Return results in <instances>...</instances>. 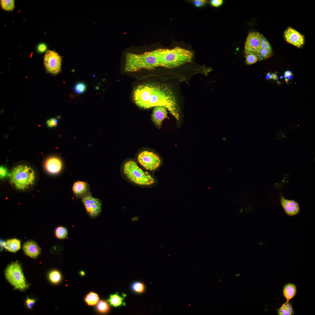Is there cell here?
Returning a JSON list of instances; mask_svg holds the SVG:
<instances>
[{
  "label": "cell",
  "instance_id": "1",
  "mask_svg": "<svg viewBox=\"0 0 315 315\" xmlns=\"http://www.w3.org/2000/svg\"><path fill=\"white\" fill-rule=\"evenodd\" d=\"M133 98L136 104L143 108L164 106L177 120L179 119V109L175 95L172 90L165 85L152 84L139 85L133 91Z\"/></svg>",
  "mask_w": 315,
  "mask_h": 315
},
{
  "label": "cell",
  "instance_id": "2",
  "mask_svg": "<svg viewBox=\"0 0 315 315\" xmlns=\"http://www.w3.org/2000/svg\"><path fill=\"white\" fill-rule=\"evenodd\" d=\"M244 52L246 54H253L260 61L269 57L272 55V48L266 38L257 32L249 33L244 45Z\"/></svg>",
  "mask_w": 315,
  "mask_h": 315
},
{
  "label": "cell",
  "instance_id": "3",
  "mask_svg": "<svg viewBox=\"0 0 315 315\" xmlns=\"http://www.w3.org/2000/svg\"><path fill=\"white\" fill-rule=\"evenodd\" d=\"M35 178V173L32 168L26 165H20L12 171L10 181L17 189L24 190L33 184Z\"/></svg>",
  "mask_w": 315,
  "mask_h": 315
},
{
  "label": "cell",
  "instance_id": "4",
  "mask_svg": "<svg viewBox=\"0 0 315 315\" xmlns=\"http://www.w3.org/2000/svg\"><path fill=\"white\" fill-rule=\"evenodd\" d=\"M123 172L130 181L136 184L150 186L155 183V179L152 176L143 171L133 161L130 160L125 163Z\"/></svg>",
  "mask_w": 315,
  "mask_h": 315
},
{
  "label": "cell",
  "instance_id": "5",
  "mask_svg": "<svg viewBox=\"0 0 315 315\" xmlns=\"http://www.w3.org/2000/svg\"><path fill=\"white\" fill-rule=\"evenodd\" d=\"M5 275L9 282L15 288L22 290L27 287L21 267L17 262L12 263L8 266Z\"/></svg>",
  "mask_w": 315,
  "mask_h": 315
},
{
  "label": "cell",
  "instance_id": "6",
  "mask_svg": "<svg viewBox=\"0 0 315 315\" xmlns=\"http://www.w3.org/2000/svg\"><path fill=\"white\" fill-rule=\"evenodd\" d=\"M140 164L147 170L154 171L157 169L161 164L159 156L152 152L144 151L140 153L138 157Z\"/></svg>",
  "mask_w": 315,
  "mask_h": 315
},
{
  "label": "cell",
  "instance_id": "7",
  "mask_svg": "<svg viewBox=\"0 0 315 315\" xmlns=\"http://www.w3.org/2000/svg\"><path fill=\"white\" fill-rule=\"evenodd\" d=\"M61 57L53 50H48L44 57V64L47 71L49 73L57 74L60 71Z\"/></svg>",
  "mask_w": 315,
  "mask_h": 315
},
{
  "label": "cell",
  "instance_id": "8",
  "mask_svg": "<svg viewBox=\"0 0 315 315\" xmlns=\"http://www.w3.org/2000/svg\"><path fill=\"white\" fill-rule=\"evenodd\" d=\"M82 201L90 217H96L99 215L102 210V203L99 199L90 195L82 199Z\"/></svg>",
  "mask_w": 315,
  "mask_h": 315
},
{
  "label": "cell",
  "instance_id": "9",
  "mask_svg": "<svg viewBox=\"0 0 315 315\" xmlns=\"http://www.w3.org/2000/svg\"><path fill=\"white\" fill-rule=\"evenodd\" d=\"M284 36L287 42L298 48L301 47L304 44V36L290 27H288L285 30Z\"/></svg>",
  "mask_w": 315,
  "mask_h": 315
},
{
  "label": "cell",
  "instance_id": "10",
  "mask_svg": "<svg viewBox=\"0 0 315 315\" xmlns=\"http://www.w3.org/2000/svg\"><path fill=\"white\" fill-rule=\"evenodd\" d=\"M72 190L74 195L77 198L82 199L91 195L90 185L85 182L78 181L75 182L73 186Z\"/></svg>",
  "mask_w": 315,
  "mask_h": 315
},
{
  "label": "cell",
  "instance_id": "11",
  "mask_svg": "<svg viewBox=\"0 0 315 315\" xmlns=\"http://www.w3.org/2000/svg\"><path fill=\"white\" fill-rule=\"evenodd\" d=\"M280 202L282 206L288 216H293L299 213L300 210L299 205L295 200H288L281 197Z\"/></svg>",
  "mask_w": 315,
  "mask_h": 315
},
{
  "label": "cell",
  "instance_id": "12",
  "mask_svg": "<svg viewBox=\"0 0 315 315\" xmlns=\"http://www.w3.org/2000/svg\"><path fill=\"white\" fill-rule=\"evenodd\" d=\"M167 110V108L163 106L154 107L152 117L153 122L157 126L160 127L164 120L168 118Z\"/></svg>",
  "mask_w": 315,
  "mask_h": 315
},
{
  "label": "cell",
  "instance_id": "13",
  "mask_svg": "<svg viewBox=\"0 0 315 315\" xmlns=\"http://www.w3.org/2000/svg\"><path fill=\"white\" fill-rule=\"evenodd\" d=\"M46 169L50 173L56 174L59 173L62 167V163L60 159L56 157H52L46 161Z\"/></svg>",
  "mask_w": 315,
  "mask_h": 315
},
{
  "label": "cell",
  "instance_id": "14",
  "mask_svg": "<svg viewBox=\"0 0 315 315\" xmlns=\"http://www.w3.org/2000/svg\"><path fill=\"white\" fill-rule=\"evenodd\" d=\"M24 253L31 258H35L39 254L41 250L37 243L33 241H28L23 246Z\"/></svg>",
  "mask_w": 315,
  "mask_h": 315
},
{
  "label": "cell",
  "instance_id": "15",
  "mask_svg": "<svg viewBox=\"0 0 315 315\" xmlns=\"http://www.w3.org/2000/svg\"><path fill=\"white\" fill-rule=\"evenodd\" d=\"M283 294L286 300V302L293 298L297 293L296 287L294 284L289 283L286 284L283 287Z\"/></svg>",
  "mask_w": 315,
  "mask_h": 315
},
{
  "label": "cell",
  "instance_id": "16",
  "mask_svg": "<svg viewBox=\"0 0 315 315\" xmlns=\"http://www.w3.org/2000/svg\"><path fill=\"white\" fill-rule=\"evenodd\" d=\"M20 247V241L15 238L8 240L5 242L4 245V248L7 251L14 253L18 251Z\"/></svg>",
  "mask_w": 315,
  "mask_h": 315
},
{
  "label": "cell",
  "instance_id": "17",
  "mask_svg": "<svg viewBox=\"0 0 315 315\" xmlns=\"http://www.w3.org/2000/svg\"><path fill=\"white\" fill-rule=\"evenodd\" d=\"M277 311L279 315H291L295 314L292 304L289 302L283 303Z\"/></svg>",
  "mask_w": 315,
  "mask_h": 315
},
{
  "label": "cell",
  "instance_id": "18",
  "mask_svg": "<svg viewBox=\"0 0 315 315\" xmlns=\"http://www.w3.org/2000/svg\"><path fill=\"white\" fill-rule=\"evenodd\" d=\"M123 298L117 294L111 295H110L108 302L111 306L117 307L123 304Z\"/></svg>",
  "mask_w": 315,
  "mask_h": 315
},
{
  "label": "cell",
  "instance_id": "19",
  "mask_svg": "<svg viewBox=\"0 0 315 315\" xmlns=\"http://www.w3.org/2000/svg\"><path fill=\"white\" fill-rule=\"evenodd\" d=\"M99 300L98 295L93 292H90L86 296L85 301L88 304L92 306L96 304Z\"/></svg>",
  "mask_w": 315,
  "mask_h": 315
},
{
  "label": "cell",
  "instance_id": "20",
  "mask_svg": "<svg viewBox=\"0 0 315 315\" xmlns=\"http://www.w3.org/2000/svg\"><path fill=\"white\" fill-rule=\"evenodd\" d=\"M0 4L2 8L6 11L13 10L15 8V0H1Z\"/></svg>",
  "mask_w": 315,
  "mask_h": 315
},
{
  "label": "cell",
  "instance_id": "21",
  "mask_svg": "<svg viewBox=\"0 0 315 315\" xmlns=\"http://www.w3.org/2000/svg\"><path fill=\"white\" fill-rule=\"evenodd\" d=\"M68 231L67 229L62 226L57 227L55 230L56 236L58 239H65L67 236Z\"/></svg>",
  "mask_w": 315,
  "mask_h": 315
},
{
  "label": "cell",
  "instance_id": "22",
  "mask_svg": "<svg viewBox=\"0 0 315 315\" xmlns=\"http://www.w3.org/2000/svg\"><path fill=\"white\" fill-rule=\"evenodd\" d=\"M49 277L50 281L54 283H58L61 279V274L58 271L55 270H53L50 273Z\"/></svg>",
  "mask_w": 315,
  "mask_h": 315
},
{
  "label": "cell",
  "instance_id": "23",
  "mask_svg": "<svg viewBox=\"0 0 315 315\" xmlns=\"http://www.w3.org/2000/svg\"><path fill=\"white\" fill-rule=\"evenodd\" d=\"M86 88V85L85 83L82 82H79L74 85V90L76 93L81 94L85 91Z\"/></svg>",
  "mask_w": 315,
  "mask_h": 315
},
{
  "label": "cell",
  "instance_id": "24",
  "mask_svg": "<svg viewBox=\"0 0 315 315\" xmlns=\"http://www.w3.org/2000/svg\"><path fill=\"white\" fill-rule=\"evenodd\" d=\"M97 307V310L102 313H105L109 309V306L107 303L102 300L99 301Z\"/></svg>",
  "mask_w": 315,
  "mask_h": 315
},
{
  "label": "cell",
  "instance_id": "25",
  "mask_svg": "<svg viewBox=\"0 0 315 315\" xmlns=\"http://www.w3.org/2000/svg\"><path fill=\"white\" fill-rule=\"evenodd\" d=\"M131 287L134 291L138 293L143 292L145 288L144 284L139 282H136L133 283Z\"/></svg>",
  "mask_w": 315,
  "mask_h": 315
},
{
  "label": "cell",
  "instance_id": "26",
  "mask_svg": "<svg viewBox=\"0 0 315 315\" xmlns=\"http://www.w3.org/2000/svg\"><path fill=\"white\" fill-rule=\"evenodd\" d=\"M258 60L257 56L253 54H246V63L251 65L256 63Z\"/></svg>",
  "mask_w": 315,
  "mask_h": 315
},
{
  "label": "cell",
  "instance_id": "27",
  "mask_svg": "<svg viewBox=\"0 0 315 315\" xmlns=\"http://www.w3.org/2000/svg\"><path fill=\"white\" fill-rule=\"evenodd\" d=\"M47 49V46L46 43H39L36 47V50L39 53H43L45 52Z\"/></svg>",
  "mask_w": 315,
  "mask_h": 315
},
{
  "label": "cell",
  "instance_id": "28",
  "mask_svg": "<svg viewBox=\"0 0 315 315\" xmlns=\"http://www.w3.org/2000/svg\"><path fill=\"white\" fill-rule=\"evenodd\" d=\"M47 126L50 128L56 127L58 124V121L55 118H51L48 120L46 121Z\"/></svg>",
  "mask_w": 315,
  "mask_h": 315
},
{
  "label": "cell",
  "instance_id": "29",
  "mask_svg": "<svg viewBox=\"0 0 315 315\" xmlns=\"http://www.w3.org/2000/svg\"><path fill=\"white\" fill-rule=\"evenodd\" d=\"M223 2L222 0H212L210 1V4L213 6L218 7L222 4Z\"/></svg>",
  "mask_w": 315,
  "mask_h": 315
},
{
  "label": "cell",
  "instance_id": "30",
  "mask_svg": "<svg viewBox=\"0 0 315 315\" xmlns=\"http://www.w3.org/2000/svg\"><path fill=\"white\" fill-rule=\"evenodd\" d=\"M207 1L205 0H195L194 3L195 6L197 7H201L206 4Z\"/></svg>",
  "mask_w": 315,
  "mask_h": 315
},
{
  "label": "cell",
  "instance_id": "31",
  "mask_svg": "<svg viewBox=\"0 0 315 315\" xmlns=\"http://www.w3.org/2000/svg\"><path fill=\"white\" fill-rule=\"evenodd\" d=\"M284 76L285 79L288 80L292 78L293 75L291 71H287L284 73Z\"/></svg>",
  "mask_w": 315,
  "mask_h": 315
},
{
  "label": "cell",
  "instance_id": "32",
  "mask_svg": "<svg viewBox=\"0 0 315 315\" xmlns=\"http://www.w3.org/2000/svg\"><path fill=\"white\" fill-rule=\"evenodd\" d=\"M0 177L1 178L4 177L7 173L6 169L3 167H1L0 168Z\"/></svg>",
  "mask_w": 315,
  "mask_h": 315
},
{
  "label": "cell",
  "instance_id": "33",
  "mask_svg": "<svg viewBox=\"0 0 315 315\" xmlns=\"http://www.w3.org/2000/svg\"><path fill=\"white\" fill-rule=\"evenodd\" d=\"M26 304H30L33 306L35 303L34 299H32L28 298L26 301Z\"/></svg>",
  "mask_w": 315,
  "mask_h": 315
},
{
  "label": "cell",
  "instance_id": "34",
  "mask_svg": "<svg viewBox=\"0 0 315 315\" xmlns=\"http://www.w3.org/2000/svg\"><path fill=\"white\" fill-rule=\"evenodd\" d=\"M272 78L274 79L275 80H277L278 79V78L277 76V75L276 74L272 73L271 74Z\"/></svg>",
  "mask_w": 315,
  "mask_h": 315
},
{
  "label": "cell",
  "instance_id": "35",
  "mask_svg": "<svg viewBox=\"0 0 315 315\" xmlns=\"http://www.w3.org/2000/svg\"><path fill=\"white\" fill-rule=\"evenodd\" d=\"M266 80H269V79H270V77L267 74L266 76Z\"/></svg>",
  "mask_w": 315,
  "mask_h": 315
},
{
  "label": "cell",
  "instance_id": "36",
  "mask_svg": "<svg viewBox=\"0 0 315 315\" xmlns=\"http://www.w3.org/2000/svg\"><path fill=\"white\" fill-rule=\"evenodd\" d=\"M80 274L81 275L83 276L84 275L85 273L83 271H81L80 272Z\"/></svg>",
  "mask_w": 315,
  "mask_h": 315
},
{
  "label": "cell",
  "instance_id": "37",
  "mask_svg": "<svg viewBox=\"0 0 315 315\" xmlns=\"http://www.w3.org/2000/svg\"><path fill=\"white\" fill-rule=\"evenodd\" d=\"M285 81H286V82L287 83H288V80H287V79H285Z\"/></svg>",
  "mask_w": 315,
  "mask_h": 315
},
{
  "label": "cell",
  "instance_id": "38",
  "mask_svg": "<svg viewBox=\"0 0 315 315\" xmlns=\"http://www.w3.org/2000/svg\"><path fill=\"white\" fill-rule=\"evenodd\" d=\"M283 76H281V77H280V78H281H281H283Z\"/></svg>",
  "mask_w": 315,
  "mask_h": 315
}]
</instances>
